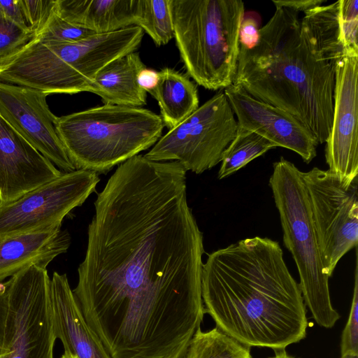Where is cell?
<instances>
[{
  "instance_id": "cell-20",
  "label": "cell",
  "mask_w": 358,
  "mask_h": 358,
  "mask_svg": "<svg viewBox=\"0 0 358 358\" xmlns=\"http://www.w3.org/2000/svg\"><path fill=\"white\" fill-rule=\"evenodd\" d=\"M277 146L262 136L238 126L236 134L224 152L218 179L236 173L250 162Z\"/></svg>"
},
{
  "instance_id": "cell-8",
  "label": "cell",
  "mask_w": 358,
  "mask_h": 358,
  "mask_svg": "<svg viewBox=\"0 0 358 358\" xmlns=\"http://www.w3.org/2000/svg\"><path fill=\"white\" fill-rule=\"evenodd\" d=\"M7 284L8 316L0 358H54L57 338L47 268L32 265Z\"/></svg>"
},
{
  "instance_id": "cell-16",
  "label": "cell",
  "mask_w": 358,
  "mask_h": 358,
  "mask_svg": "<svg viewBox=\"0 0 358 358\" xmlns=\"http://www.w3.org/2000/svg\"><path fill=\"white\" fill-rule=\"evenodd\" d=\"M70 244V235L62 225L1 240L0 282L32 265L47 268Z\"/></svg>"
},
{
  "instance_id": "cell-17",
  "label": "cell",
  "mask_w": 358,
  "mask_h": 358,
  "mask_svg": "<svg viewBox=\"0 0 358 358\" xmlns=\"http://www.w3.org/2000/svg\"><path fill=\"white\" fill-rule=\"evenodd\" d=\"M136 2V0H55L54 10L65 20L100 34L134 26Z\"/></svg>"
},
{
  "instance_id": "cell-12",
  "label": "cell",
  "mask_w": 358,
  "mask_h": 358,
  "mask_svg": "<svg viewBox=\"0 0 358 358\" xmlns=\"http://www.w3.org/2000/svg\"><path fill=\"white\" fill-rule=\"evenodd\" d=\"M49 94L0 82V115L45 157L64 172L76 170L59 138L58 117L49 108Z\"/></svg>"
},
{
  "instance_id": "cell-2",
  "label": "cell",
  "mask_w": 358,
  "mask_h": 358,
  "mask_svg": "<svg viewBox=\"0 0 358 358\" xmlns=\"http://www.w3.org/2000/svg\"><path fill=\"white\" fill-rule=\"evenodd\" d=\"M275 6L250 46L239 45L233 84L294 116L324 143L331 131L336 65L344 53L338 1L304 13Z\"/></svg>"
},
{
  "instance_id": "cell-21",
  "label": "cell",
  "mask_w": 358,
  "mask_h": 358,
  "mask_svg": "<svg viewBox=\"0 0 358 358\" xmlns=\"http://www.w3.org/2000/svg\"><path fill=\"white\" fill-rule=\"evenodd\" d=\"M182 358H252V356L250 347L215 327L207 331L199 328Z\"/></svg>"
},
{
  "instance_id": "cell-15",
  "label": "cell",
  "mask_w": 358,
  "mask_h": 358,
  "mask_svg": "<svg viewBox=\"0 0 358 358\" xmlns=\"http://www.w3.org/2000/svg\"><path fill=\"white\" fill-rule=\"evenodd\" d=\"M50 300L55 334L65 352L76 358H111L85 322L66 273H53Z\"/></svg>"
},
{
  "instance_id": "cell-25",
  "label": "cell",
  "mask_w": 358,
  "mask_h": 358,
  "mask_svg": "<svg viewBox=\"0 0 358 358\" xmlns=\"http://www.w3.org/2000/svg\"><path fill=\"white\" fill-rule=\"evenodd\" d=\"M356 248V266L352 299L347 323L341 334V357L358 356V264Z\"/></svg>"
},
{
  "instance_id": "cell-28",
  "label": "cell",
  "mask_w": 358,
  "mask_h": 358,
  "mask_svg": "<svg viewBox=\"0 0 358 358\" xmlns=\"http://www.w3.org/2000/svg\"><path fill=\"white\" fill-rule=\"evenodd\" d=\"M0 11L22 29L32 31L25 20L20 0H0Z\"/></svg>"
},
{
  "instance_id": "cell-33",
  "label": "cell",
  "mask_w": 358,
  "mask_h": 358,
  "mask_svg": "<svg viewBox=\"0 0 358 358\" xmlns=\"http://www.w3.org/2000/svg\"><path fill=\"white\" fill-rule=\"evenodd\" d=\"M273 350L275 352V355L268 358H294L287 354L285 348H278L274 349Z\"/></svg>"
},
{
  "instance_id": "cell-27",
  "label": "cell",
  "mask_w": 358,
  "mask_h": 358,
  "mask_svg": "<svg viewBox=\"0 0 358 358\" xmlns=\"http://www.w3.org/2000/svg\"><path fill=\"white\" fill-rule=\"evenodd\" d=\"M55 0H20L25 20L35 34L53 10Z\"/></svg>"
},
{
  "instance_id": "cell-7",
  "label": "cell",
  "mask_w": 358,
  "mask_h": 358,
  "mask_svg": "<svg viewBox=\"0 0 358 358\" xmlns=\"http://www.w3.org/2000/svg\"><path fill=\"white\" fill-rule=\"evenodd\" d=\"M237 129L234 111L220 90L161 136L143 156L155 162L176 161L186 171L200 174L221 162Z\"/></svg>"
},
{
  "instance_id": "cell-34",
  "label": "cell",
  "mask_w": 358,
  "mask_h": 358,
  "mask_svg": "<svg viewBox=\"0 0 358 358\" xmlns=\"http://www.w3.org/2000/svg\"><path fill=\"white\" fill-rule=\"evenodd\" d=\"M60 358H76V357L70 353L64 352V353L62 355V357Z\"/></svg>"
},
{
  "instance_id": "cell-19",
  "label": "cell",
  "mask_w": 358,
  "mask_h": 358,
  "mask_svg": "<svg viewBox=\"0 0 358 358\" xmlns=\"http://www.w3.org/2000/svg\"><path fill=\"white\" fill-rule=\"evenodd\" d=\"M157 101L164 126L171 129L199 108L196 85L186 75L170 68L158 72L156 85L148 92Z\"/></svg>"
},
{
  "instance_id": "cell-32",
  "label": "cell",
  "mask_w": 358,
  "mask_h": 358,
  "mask_svg": "<svg viewBox=\"0 0 358 358\" xmlns=\"http://www.w3.org/2000/svg\"><path fill=\"white\" fill-rule=\"evenodd\" d=\"M158 80V72L156 71L144 68L138 76L139 85L146 91L152 90L157 84Z\"/></svg>"
},
{
  "instance_id": "cell-26",
  "label": "cell",
  "mask_w": 358,
  "mask_h": 358,
  "mask_svg": "<svg viewBox=\"0 0 358 358\" xmlns=\"http://www.w3.org/2000/svg\"><path fill=\"white\" fill-rule=\"evenodd\" d=\"M34 36L32 31L22 29L0 11V59L16 52Z\"/></svg>"
},
{
  "instance_id": "cell-9",
  "label": "cell",
  "mask_w": 358,
  "mask_h": 358,
  "mask_svg": "<svg viewBox=\"0 0 358 358\" xmlns=\"http://www.w3.org/2000/svg\"><path fill=\"white\" fill-rule=\"evenodd\" d=\"M326 274L358 243L357 180L343 182L329 170L302 172Z\"/></svg>"
},
{
  "instance_id": "cell-22",
  "label": "cell",
  "mask_w": 358,
  "mask_h": 358,
  "mask_svg": "<svg viewBox=\"0 0 358 358\" xmlns=\"http://www.w3.org/2000/svg\"><path fill=\"white\" fill-rule=\"evenodd\" d=\"M135 25L148 34L157 46L173 38L169 0H136Z\"/></svg>"
},
{
  "instance_id": "cell-5",
  "label": "cell",
  "mask_w": 358,
  "mask_h": 358,
  "mask_svg": "<svg viewBox=\"0 0 358 358\" xmlns=\"http://www.w3.org/2000/svg\"><path fill=\"white\" fill-rule=\"evenodd\" d=\"M141 107L103 104L58 117L57 129L76 170L106 173L152 147L164 127Z\"/></svg>"
},
{
  "instance_id": "cell-29",
  "label": "cell",
  "mask_w": 358,
  "mask_h": 358,
  "mask_svg": "<svg viewBox=\"0 0 358 358\" xmlns=\"http://www.w3.org/2000/svg\"><path fill=\"white\" fill-rule=\"evenodd\" d=\"M259 28L256 17L244 15L240 29L239 45H252L258 38Z\"/></svg>"
},
{
  "instance_id": "cell-6",
  "label": "cell",
  "mask_w": 358,
  "mask_h": 358,
  "mask_svg": "<svg viewBox=\"0 0 358 358\" xmlns=\"http://www.w3.org/2000/svg\"><path fill=\"white\" fill-rule=\"evenodd\" d=\"M279 213L283 242L291 252L299 275L306 306L320 327L330 329L340 315L334 308L301 171L281 157L273 165L269 179Z\"/></svg>"
},
{
  "instance_id": "cell-1",
  "label": "cell",
  "mask_w": 358,
  "mask_h": 358,
  "mask_svg": "<svg viewBox=\"0 0 358 358\" xmlns=\"http://www.w3.org/2000/svg\"><path fill=\"white\" fill-rule=\"evenodd\" d=\"M180 163L136 155L120 164L94 201L86 253L72 289L81 311L129 324L201 310L203 235Z\"/></svg>"
},
{
  "instance_id": "cell-36",
  "label": "cell",
  "mask_w": 358,
  "mask_h": 358,
  "mask_svg": "<svg viewBox=\"0 0 358 358\" xmlns=\"http://www.w3.org/2000/svg\"><path fill=\"white\" fill-rule=\"evenodd\" d=\"M1 356V355H0Z\"/></svg>"
},
{
  "instance_id": "cell-24",
  "label": "cell",
  "mask_w": 358,
  "mask_h": 358,
  "mask_svg": "<svg viewBox=\"0 0 358 358\" xmlns=\"http://www.w3.org/2000/svg\"><path fill=\"white\" fill-rule=\"evenodd\" d=\"M340 38L345 52H358V1H338Z\"/></svg>"
},
{
  "instance_id": "cell-18",
  "label": "cell",
  "mask_w": 358,
  "mask_h": 358,
  "mask_svg": "<svg viewBox=\"0 0 358 358\" xmlns=\"http://www.w3.org/2000/svg\"><path fill=\"white\" fill-rule=\"evenodd\" d=\"M144 68L136 51L117 58L96 73L90 92L99 96L103 104L144 106L147 92L138 83V76Z\"/></svg>"
},
{
  "instance_id": "cell-4",
  "label": "cell",
  "mask_w": 358,
  "mask_h": 358,
  "mask_svg": "<svg viewBox=\"0 0 358 358\" xmlns=\"http://www.w3.org/2000/svg\"><path fill=\"white\" fill-rule=\"evenodd\" d=\"M173 38L187 73L210 90L232 85L245 15L241 0H169Z\"/></svg>"
},
{
  "instance_id": "cell-13",
  "label": "cell",
  "mask_w": 358,
  "mask_h": 358,
  "mask_svg": "<svg viewBox=\"0 0 358 358\" xmlns=\"http://www.w3.org/2000/svg\"><path fill=\"white\" fill-rule=\"evenodd\" d=\"M224 92L238 127L262 136L277 147L294 151L307 164L316 157L319 143L291 114L254 98L234 84L224 89Z\"/></svg>"
},
{
  "instance_id": "cell-35",
  "label": "cell",
  "mask_w": 358,
  "mask_h": 358,
  "mask_svg": "<svg viewBox=\"0 0 358 358\" xmlns=\"http://www.w3.org/2000/svg\"><path fill=\"white\" fill-rule=\"evenodd\" d=\"M340 358H358V356H346V357H341Z\"/></svg>"
},
{
  "instance_id": "cell-3",
  "label": "cell",
  "mask_w": 358,
  "mask_h": 358,
  "mask_svg": "<svg viewBox=\"0 0 358 358\" xmlns=\"http://www.w3.org/2000/svg\"><path fill=\"white\" fill-rule=\"evenodd\" d=\"M201 294L216 327L248 347L285 348L306 336L299 285L278 242L268 238H244L210 253Z\"/></svg>"
},
{
  "instance_id": "cell-31",
  "label": "cell",
  "mask_w": 358,
  "mask_h": 358,
  "mask_svg": "<svg viewBox=\"0 0 358 358\" xmlns=\"http://www.w3.org/2000/svg\"><path fill=\"white\" fill-rule=\"evenodd\" d=\"M326 0H273L275 6L285 7L298 13L306 12L312 8L322 6Z\"/></svg>"
},
{
  "instance_id": "cell-30",
  "label": "cell",
  "mask_w": 358,
  "mask_h": 358,
  "mask_svg": "<svg viewBox=\"0 0 358 358\" xmlns=\"http://www.w3.org/2000/svg\"><path fill=\"white\" fill-rule=\"evenodd\" d=\"M8 316V292L6 281L0 282V355H2L4 348Z\"/></svg>"
},
{
  "instance_id": "cell-10",
  "label": "cell",
  "mask_w": 358,
  "mask_h": 358,
  "mask_svg": "<svg viewBox=\"0 0 358 358\" xmlns=\"http://www.w3.org/2000/svg\"><path fill=\"white\" fill-rule=\"evenodd\" d=\"M99 180L94 171L63 172L19 199L0 205V241L62 225L64 218L95 191Z\"/></svg>"
},
{
  "instance_id": "cell-11",
  "label": "cell",
  "mask_w": 358,
  "mask_h": 358,
  "mask_svg": "<svg viewBox=\"0 0 358 358\" xmlns=\"http://www.w3.org/2000/svg\"><path fill=\"white\" fill-rule=\"evenodd\" d=\"M358 52H344L336 65L331 131L325 142L329 171L350 184L358 175Z\"/></svg>"
},
{
  "instance_id": "cell-14",
  "label": "cell",
  "mask_w": 358,
  "mask_h": 358,
  "mask_svg": "<svg viewBox=\"0 0 358 358\" xmlns=\"http://www.w3.org/2000/svg\"><path fill=\"white\" fill-rule=\"evenodd\" d=\"M62 173L0 115V205L19 199Z\"/></svg>"
},
{
  "instance_id": "cell-23",
  "label": "cell",
  "mask_w": 358,
  "mask_h": 358,
  "mask_svg": "<svg viewBox=\"0 0 358 358\" xmlns=\"http://www.w3.org/2000/svg\"><path fill=\"white\" fill-rule=\"evenodd\" d=\"M94 34H96L65 20L55 13L53 8L33 38L49 43H70L83 41Z\"/></svg>"
}]
</instances>
